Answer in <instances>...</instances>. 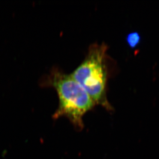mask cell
Returning a JSON list of instances; mask_svg holds the SVG:
<instances>
[{
  "label": "cell",
  "instance_id": "6da1fadb",
  "mask_svg": "<svg viewBox=\"0 0 159 159\" xmlns=\"http://www.w3.org/2000/svg\"><path fill=\"white\" fill-rule=\"evenodd\" d=\"M45 84L55 89L58 95V108L53 118L66 117L75 128L80 130L83 129L84 116L95 106L86 90L71 74L65 73L58 69L51 71Z\"/></svg>",
  "mask_w": 159,
  "mask_h": 159
},
{
  "label": "cell",
  "instance_id": "7a4b0ae2",
  "mask_svg": "<svg viewBox=\"0 0 159 159\" xmlns=\"http://www.w3.org/2000/svg\"><path fill=\"white\" fill-rule=\"evenodd\" d=\"M107 45L94 43L90 45L82 63L71 75L86 90L95 105H99L108 111L113 108L107 95L108 69L107 66Z\"/></svg>",
  "mask_w": 159,
  "mask_h": 159
},
{
  "label": "cell",
  "instance_id": "3957f363",
  "mask_svg": "<svg viewBox=\"0 0 159 159\" xmlns=\"http://www.w3.org/2000/svg\"><path fill=\"white\" fill-rule=\"evenodd\" d=\"M141 40L140 34L137 32L131 33L128 35L126 40L128 44L131 48H134L138 45Z\"/></svg>",
  "mask_w": 159,
  "mask_h": 159
}]
</instances>
